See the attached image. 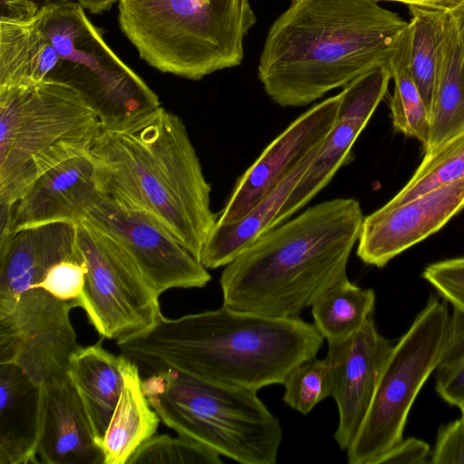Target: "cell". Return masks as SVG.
<instances>
[{
  "instance_id": "cell-4",
  "label": "cell",
  "mask_w": 464,
  "mask_h": 464,
  "mask_svg": "<svg viewBox=\"0 0 464 464\" xmlns=\"http://www.w3.org/2000/svg\"><path fill=\"white\" fill-rule=\"evenodd\" d=\"M89 152L102 191L148 212L200 261L218 215L179 116L160 106L126 127L102 128Z\"/></svg>"
},
{
  "instance_id": "cell-37",
  "label": "cell",
  "mask_w": 464,
  "mask_h": 464,
  "mask_svg": "<svg viewBox=\"0 0 464 464\" xmlns=\"http://www.w3.org/2000/svg\"><path fill=\"white\" fill-rule=\"evenodd\" d=\"M447 12L454 23L464 60V0H458Z\"/></svg>"
},
{
  "instance_id": "cell-12",
  "label": "cell",
  "mask_w": 464,
  "mask_h": 464,
  "mask_svg": "<svg viewBox=\"0 0 464 464\" xmlns=\"http://www.w3.org/2000/svg\"><path fill=\"white\" fill-rule=\"evenodd\" d=\"M341 94L302 113L274 139L237 179L217 224L242 218L308 155L319 150L337 117Z\"/></svg>"
},
{
  "instance_id": "cell-10",
  "label": "cell",
  "mask_w": 464,
  "mask_h": 464,
  "mask_svg": "<svg viewBox=\"0 0 464 464\" xmlns=\"http://www.w3.org/2000/svg\"><path fill=\"white\" fill-rule=\"evenodd\" d=\"M76 244L87 267L78 306L98 334L117 343L153 328L162 315L160 295L124 248L84 220L77 222Z\"/></svg>"
},
{
  "instance_id": "cell-34",
  "label": "cell",
  "mask_w": 464,
  "mask_h": 464,
  "mask_svg": "<svg viewBox=\"0 0 464 464\" xmlns=\"http://www.w3.org/2000/svg\"><path fill=\"white\" fill-rule=\"evenodd\" d=\"M430 463L464 464V419L461 416L439 429Z\"/></svg>"
},
{
  "instance_id": "cell-38",
  "label": "cell",
  "mask_w": 464,
  "mask_h": 464,
  "mask_svg": "<svg viewBox=\"0 0 464 464\" xmlns=\"http://www.w3.org/2000/svg\"><path fill=\"white\" fill-rule=\"evenodd\" d=\"M372 1H390L398 2L411 5L424 6L443 11H449L458 0H372Z\"/></svg>"
},
{
  "instance_id": "cell-35",
  "label": "cell",
  "mask_w": 464,
  "mask_h": 464,
  "mask_svg": "<svg viewBox=\"0 0 464 464\" xmlns=\"http://www.w3.org/2000/svg\"><path fill=\"white\" fill-rule=\"evenodd\" d=\"M430 445L424 440L413 437L402 438L375 464H426L430 463Z\"/></svg>"
},
{
  "instance_id": "cell-29",
  "label": "cell",
  "mask_w": 464,
  "mask_h": 464,
  "mask_svg": "<svg viewBox=\"0 0 464 464\" xmlns=\"http://www.w3.org/2000/svg\"><path fill=\"white\" fill-rule=\"evenodd\" d=\"M435 389L447 403L464 405V311L452 307L443 351L436 367Z\"/></svg>"
},
{
  "instance_id": "cell-40",
  "label": "cell",
  "mask_w": 464,
  "mask_h": 464,
  "mask_svg": "<svg viewBox=\"0 0 464 464\" xmlns=\"http://www.w3.org/2000/svg\"><path fill=\"white\" fill-rule=\"evenodd\" d=\"M459 410L461 412V417L464 419V405L462 407H460Z\"/></svg>"
},
{
  "instance_id": "cell-6",
  "label": "cell",
  "mask_w": 464,
  "mask_h": 464,
  "mask_svg": "<svg viewBox=\"0 0 464 464\" xmlns=\"http://www.w3.org/2000/svg\"><path fill=\"white\" fill-rule=\"evenodd\" d=\"M141 386L160 421L179 436L242 464L276 462L282 427L256 391L173 370L148 374Z\"/></svg>"
},
{
  "instance_id": "cell-14",
  "label": "cell",
  "mask_w": 464,
  "mask_h": 464,
  "mask_svg": "<svg viewBox=\"0 0 464 464\" xmlns=\"http://www.w3.org/2000/svg\"><path fill=\"white\" fill-rule=\"evenodd\" d=\"M464 208V177L403 204L363 218L357 256L365 264L385 266L392 258L442 228Z\"/></svg>"
},
{
  "instance_id": "cell-30",
  "label": "cell",
  "mask_w": 464,
  "mask_h": 464,
  "mask_svg": "<svg viewBox=\"0 0 464 464\" xmlns=\"http://www.w3.org/2000/svg\"><path fill=\"white\" fill-rule=\"evenodd\" d=\"M283 401L290 408L306 415L331 396L330 368L325 357L306 359L295 365L283 383Z\"/></svg>"
},
{
  "instance_id": "cell-25",
  "label": "cell",
  "mask_w": 464,
  "mask_h": 464,
  "mask_svg": "<svg viewBox=\"0 0 464 464\" xmlns=\"http://www.w3.org/2000/svg\"><path fill=\"white\" fill-rule=\"evenodd\" d=\"M375 299L373 289L352 283L345 275L314 301L313 324L328 343L344 339L372 316Z\"/></svg>"
},
{
  "instance_id": "cell-39",
  "label": "cell",
  "mask_w": 464,
  "mask_h": 464,
  "mask_svg": "<svg viewBox=\"0 0 464 464\" xmlns=\"http://www.w3.org/2000/svg\"><path fill=\"white\" fill-rule=\"evenodd\" d=\"M92 14H101L111 9L118 0H75Z\"/></svg>"
},
{
  "instance_id": "cell-18",
  "label": "cell",
  "mask_w": 464,
  "mask_h": 464,
  "mask_svg": "<svg viewBox=\"0 0 464 464\" xmlns=\"http://www.w3.org/2000/svg\"><path fill=\"white\" fill-rule=\"evenodd\" d=\"M38 457L44 464H104L86 410L67 373L43 383Z\"/></svg>"
},
{
  "instance_id": "cell-1",
  "label": "cell",
  "mask_w": 464,
  "mask_h": 464,
  "mask_svg": "<svg viewBox=\"0 0 464 464\" xmlns=\"http://www.w3.org/2000/svg\"><path fill=\"white\" fill-rule=\"evenodd\" d=\"M324 339L301 318L267 317L222 304L175 319L162 314L148 333L117 346L148 374L173 370L257 392L282 384L295 365L317 355Z\"/></svg>"
},
{
  "instance_id": "cell-9",
  "label": "cell",
  "mask_w": 464,
  "mask_h": 464,
  "mask_svg": "<svg viewBox=\"0 0 464 464\" xmlns=\"http://www.w3.org/2000/svg\"><path fill=\"white\" fill-rule=\"evenodd\" d=\"M448 302L430 295L390 353L367 415L346 450L349 464H375L403 438L410 411L446 342Z\"/></svg>"
},
{
  "instance_id": "cell-19",
  "label": "cell",
  "mask_w": 464,
  "mask_h": 464,
  "mask_svg": "<svg viewBox=\"0 0 464 464\" xmlns=\"http://www.w3.org/2000/svg\"><path fill=\"white\" fill-rule=\"evenodd\" d=\"M43 384L20 366L0 363V464L39 463Z\"/></svg>"
},
{
  "instance_id": "cell-23",
  "label": "cell",
  "mask_w": 464,
  "mask_h": 464,
  "mask_svg": "<svg viewBox=\"0 0 464 464\" xmlns=\"http://www.w3.org/2000/svg\"><path fill=\"white\" fill-rule=\"evenodd\" d=\"M319 150L301 161L276 188L242 218L228 224L216 223L200 256V262L206 268L224 267L270 229L287 197Z\"/></svg>"
},
{
  "instance_id": "cell-20",
  "label": "cell",
  "mask_w": 464,
  "mask_h": 464,
  "mask_svg": "<svg viewBox=\"0 0 464 464\" xmlns=\"http://www.w3.org/2000/svg\"><path fill=\"white\" fill-rule=\"evenodd\" d=\"M44 10L25 20L0 19V90L37 84L59 66L61 56L44 30Z\"/></svg>"
},
{
  "instance_id": "cell-33",
  "label": "cell",
  "mask_w": 464,
  "mask_h": 464,
  "mask_svg": "<svg viewBox=\"0 0 464 464\" xmlns=\"http://www.w3.org/2000/svg\"><path fill=\"white\" fill-rule=\"evenodd\" d=\"M86 272L83 261L63 260L47 271L37 287L61 301L77 300L84 287Z\"/></svg>"
},
{
  "instance_id": "cell-2",
  "label": "cell",
  "mask_w": 464,
  "mask_h": 464,
  "mask_svg": "<svg viewBox=\"0 0 464 464\" xmlns=\"http://www.w3.org/2000/svg\"><path fill=\"white\" fill-rule=\"evenodd\" d=\"M409 22L372 0H292L258 63L266 94L300 107L389 61Z\"/></svg>"
},
{
  "instance_id": "cell-16",
  "label": "cell",
  "mask_w": 464,
  "mask_h": 464,
  "mask_svg": "<svg viewBox=\"0 0 464 464\" xmlns=\"http://www.w3.org/2000/svg\"><path fill=\"white\" fill-rule=\"evenodd\" d=\"M386 92L382 82L372 75H362L343 87L332 130L287 197L270 229L304 207L347 162L355 140Z\"/></svg>"
},
{
  "instance_id": "cell-13",
  "label": "cell",
  "mask_w": 464,
  "mask_h": 464,
  "mask_svg": "<svg viewBox=\"0 0 464 464\" xmlns=\"http://www.w3.org/2000/svg\"><path fill=\"white\" fill-rule=\"evenodd\" d=\"M392 346L372 316L350 336L328 343L331 397L339 412L334 440L342 450H348L363 423Z\"/></svg>"
},
{
  "instance_id": "cell-5",
  "label": "cell",
  "mask_w": 464,
  "mask_h": 464,
  "mask_svg": "<svg viewBox=\"0 0 464 464\" xmlns=\"http://www.w3.org/2000/svg\"><path fill=\"white\" fill-rule=\"evenodd\" d=\"M118 21L149 65L198 81L242 63L256 17L250 0H118Z\"/></svg>"
},
{
  "instance_id": "cell-17",
  "label": "cell",
  "mask_w": 464,
  "mask_h": 464,
  "mask_svg": "<svg viewBox=\"0 0 464 464\" xmlns=\"http://www.w3.org/2000/svg\"><path fill=\"white\" fill-rule=\"evenodd\" d=\"M76 222H51L17 229L0 237V314L37 289L47 271L63 260L82 261Z\"/></svg>"
},
{
  "instance_id": "cell-27",
  "label": "cell",
  "mask_w": 464,
  "mask_h": 464,
  "mask_svg": "<svg viewBox=\"0 0 464 464\" xmlns=\"http://www.w3.org/2000/svg\"><path fill=\"white\" fill-rule=\"evenodd\" d=\"M410 37L408 25L389 59L394 82L390 103L391 117L397 131L416 138L425 147L430 133V111L411 72Z\"/></svg>"
},
{
  "instance_id": "cell-15",
  "label": "cell",
  "mask_w": 464,
  "mask_h": 464,
  "mask_svg": "<svg viewBox=\"0 0 464 464\" xmlns=\"http://www.w3.org/2000/svg\"><path fill=\"white\" fill-rule=\"evenodd\" d=\"M102 191L90 152L72 156L38 176L10 208L0 209V237L31 226L77 223Z\"/></svg>"
},
{
  "instance_id": "cell-21",
  "label": "cell",
  "mask_w": 464,
  "mask_h": 464,
  "mask_svg": "<svg viewBox=\"0 0 464 464\" xmlns=\"http://www.w3.org/2000/svg\"><path fill=\"white\" fill-rule=\"evenodd\" d=\"M102 339L80 346L71 355L67 369L99 445L121 392L124 362L122 354L117 356L103 347Z\"/></svg>"
},
{
  "instance_id": "cell-8",
  "label": "cell",
  "mask_w": 464,
  "mask_h": 464,
  "mask_svg": "<svg viewBox=\"0 0 464 464\" xmlns=\"http://www.w3.org/2000/svg\"><path fill=\"white\" fill-rule=\"evenodd\" d=\"M43 26L61 56L48 79L77 92L102 129L126 127L161 106L159 96L111 49L77 1L45 8Z\"/></svg>"
},
{
  "instance_id": "cell-24",
  "label": "cell",
  "mask_w": 464,
  "mask_h": 464,
  "mask_svg": "<svg viewBox=\"0 0 464 464\" xmlns=\"http://www.w3.org/2000/svg\"><path fill=\"white\" fill-rule=\"evenodd\" d=\"M464 132V60L454 23L447 12L445 34L430 111V152Z\"/></svg>"
},
{
  "instance_id": "cell-36",
  "label": "cell",
  "mask_w": 464,
  "mask_h": 464,
  "mask_svg": "<svg viewBox=\"0 0 464 464\" xmlns=\"http://www.w3.org/2000/svg\"><path fill=\"white\" fill-rule=\"evenodd\" d=\"M70 0H0V19L25 20Z\"/></svg>"
},
{
  "instance_id": "cell-7",
  "label": "cell",
  "mask_w": 464,
  "mask_h": 464,
  "mask_svg": "<svg viewBox=\"0 0 464 464\" xmlns=\"http://www.w3.org/2000/svg\"><path fill=\"white\" fill-rule=\"evenodd\" d=\"M101 129L95 111L62 82L0 90V209L52 167L89 152Z\"/></svg>"
},
{
  "instance_id": "cell-3",
  "label": "cell",
  "mask_w": 464,
  "mask_h": 464,
  "mask_svg": "<svg viewBox=\"0 0 464 464\" xmlns=\"http://www.w3.org/2000/svg\"><path fill=\"white\" fill-rule=\"evenodd\" d=\"M363 220L359 201L334 198L266 231L224 266L223 305L276 318H300L347 275Z\"/></svg>"
},
{
  "instance_id": "cell-28",
  "label": "cell",
  "mask_w": 464,
  "mask_h": 464,
  "mask_svg": "<svg viewBox=\"0 0 464 464\" xmlns=\"http://www.w3.org/2000/svg\"><path fill=\"white\" fill-rule=\"evenodd\" d=\"M464 177V132L426 152L406 185L385 205L395 207Z\"/></svg>"
},
{
  "instance_id": "cell-31",
  "label": "cell",
  "mask_w": 464,
  "mask_h": 464,
  "mask_svg": "<svg viewBox=\"0 0 464 464\" xmlns=\"http://www.w3.org/2000/svg\"><path fill=\"white\" fill-rule=\"evenodd\" d=\"M220 455L190 439L154 435L130 457L127 464H221Z\"/></svg>"
},
{
  "instance_id": "cell-26",
  "label": "cell",
  "mask_w": 464,
  "mask_h": 464,
  "mask_svg": "<svg viewBox=\"0 0 464 464\" xmlns=\"http://www.w3.org/2000/svg\"><path fill=\"white\" fill-rule=\"evenodd\" d=\"M410 69L423 102L430 111L445 34L447 11L411 5Z\"/></svg>"
},
{
  "instance_id": "cell-22",
  "label": "cell",
  "mask_w": 464,
  "mask_h": 464,
  "mask_svg": "<svg viewBox=\"0 0 464 464\" xmlns=\"http://www.w3.org/2000/svg\"><path fill=\"white\" fill-rule=\"evenodd\" d=\"M141 382L137 364L124 356L123 386L100 442L104 464H127L139 447L156 434L160 419L150 406Z\"/></svg>"
},
{
  "instance_id": "cell-32",
  "label": "cell",
  "mask_w": 464,
  "mask_h": 464,
  "mask_svg": "<svg viewBox=\"0 0 464 464\" xmlns=\"http://www.w3.org/2000/svg\"><path fill=\"white\" fill-rule=\"evenodd\" d=\"M422 277L448 304L464 311V256L430 264Z\"/></svg>"
},
{
  "instance_id": "cell-11",
  "label": "cell",
  "mask_w": 464,
  "mask_h": 464,
  "mask_svg": "<svg viewBox=\"0 0 464 464\" xmlns=\"http://www.w3.org/2000/svg\"><path fill=\"white\" fill-rule=\"evenodd\" d=\"M82 220L118 242L160 295L211 280L208 268L162 223L115 195L100 192Z\"/></svg>"
}]
</instances>
